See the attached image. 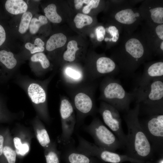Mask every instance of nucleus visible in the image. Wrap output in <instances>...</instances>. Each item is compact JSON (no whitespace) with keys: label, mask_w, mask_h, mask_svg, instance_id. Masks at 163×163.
<instances>
[{"label":"nucleus","mask_w":163,"mask_h":163,"mask_svg":"<svg viewBox=\"0 0 163 163\" xmlns=\"http://www.w3.org/2000/svg\"><path fill=\"white\" fill-rule=\"evenodd\" d=\"M121 39L112 59L120 71L130 75L141 64L150 60L153 54L142 33L127 34Z\"/></svg>","instance_id":"obj_1"},{"label":"nucleus","mask_w":163,"mask_h":163,"mask_svg":"<svg viewBox=\"0 0 163 163\" xmlns=\"http://www.w3.org/2000/svg\"><path fill=\"white\" fill-rule=\"evenodd\" d=\"M140 112L139 104H136L124 116L128 129L124 147L130 157L145 159L149 157L154 151L141 126L139 117Z\"/></svg>","instance_id":"obj_2"},{"label":"nucleus","mask_w":163,"mask_h":163,"mask_svg":"<svg viewBox=\"0 0 163 163\" xmlns=\"http://www.w3.org/2000/svg\"><path fill=\"white\" fill-rule=\"evenodd\" d=\"M140 110L148 115L163 114V77L155 79L145 87L133 92Z\"/></svg>","instance_id":"obj_3"},{"label":"nucleus","mask_w":163,"mask_h":163,"mask_svg":"<svg viewBox=\"0 0 163 163\" xmlns=\"http://www.w3.org/2000/svg\"><path fill=\"white\" fill-rule=\"evenodd\" d=\"M111 76L107 78L102 83L100 98L119 111L126 112L134 99V94L127 92L120 82Z\"/></svg>","instance_id":"obj_4"},{"label":"nucleus","mask_w":163,"mask_h":163,"mask_svg":"<svg viewBox=\"0 0 163 163\" xmlns=\"http://www.w3.org/2000/svg\"><path fill=\"white\" fill-rule=\"evenodd\" d=\"M84 129L92 137L94 144L100 147L115 152L123 147L116 136L98 118L94 119Z\"/></svg>","instance_id":"obj_5"},{"label":"nucleus","mask_w":163,"mask_h":163,"mask_svg":"<svg viewBox=\"0 0 163 163\" xmlns=\"http://www.w3.org/2000/svg\"><path fill=\"white\" fill-rule=\"evenodd\" d=\"M16 76L15 80L16 84L25 91L32 103L41 108L46 114L47 95L43 83L27 76L17 75Z\"/></svg>","instance_id":"obj_6"},{"label":"nucleus","mask_w":163,"mask_h":163,"mask_svg":"<svg viewBox=\"0 0 163 163\" xmlns=\"http://www.w3.org/2000/svg\"><path fill=\"white\" fill-rule=\"evenodd\" d=\"M78 145L76 148L77 151L93 157H97L104 162L119 163L126 160L138 161L128 156L122 155L115 152L103 149L81 137H78Z\"/></svg>","instance_id":"obj_7"},{"label":"nucleus","mask_w":163,"mask_h":163,"mask_svg":"<svg viewBox=\"0 0 163 163\" xmlns=\"http://www.w3.org/2000/svg\"><path fill=\"white\" fill-rule=\"evenodd\" d=\"M139 122L151 144L153 149L162 152L163 149V114L149 115Z\"/></svg>","instance_id":"obj_8"},{"label":"nucleus","mask_w":163,"mask_h":163,"mask_svg":"<svg viewBox=\"0 0 163 163\" xmlns=\"http://www.w3.org/2000/svg\"><path fill=\"white\" fill-rule=\"evenodd\" d=\"M115 6V23L121 26L127 34H132L143 20L139 9L125 5Z\"/></svg>","instance_id":"obj_9"},{"label":"nucleus","mask_w":163,"mask_h":163,"mask_svg":"<svg viewBox=\"0 0 163 163\" xmlns=\"http://www.w3.org/2000/svg\"><path fill=\"white\" fill-rule=\"evenodd\" d=\"M99 111L105 124L116 136L123 147H124L126 135L122 128L119 111L105 102L101 103Z\"/></svg>","instance_id":"obj_10"},{"label":"nucleus","mask_w":163,"mask_h":163,"mask_svg":"<svg viewBox=\"0 0 163 163\" xmlns=\"http://www.w3.org/2000/svg\"><path fill=\"white\" fill-rule=\"evenodd\" d=\"M159 1H145L139 8L143 20L148 24H163V6Z\"/></svg>","instance_id":"obj_11"},{"label":"nucleus","mask_w":163,"mask_h":163,"mask_svg":"<svg viewBox=\"0 0 163 163\" xmlns=\"http://www.w3.org/2000/svg\"><path fill=\"white\" fill-rule=\"evenodd\" d=\"M23 62L18 55L11 51L9 47L0 48V66L8 77L15 75Z\"/></svg>","instance_id":"obj_12"},{"label":"nucleus","mask_w":163,"mask_h":163,"mask_svg":"<svg viewBox=\"0 0 163 163\" xmlns=\"http://www.w3.org/2000/svg\"><path fill=\"white\" fill-rule=\"evenodd\" d=\"M163 77V62L159 61L148 63L138 82L137 88H142L155 79Z\"/></svg>","instance_id":"obj_13"},{"label":"nucleus","mask_w":163,"mask_h":163,"mask_svg":"<svg viewBox=\"0 0 163 163\" xmlns=\"http://www.w3.org/2000/svg\"><path fill=\"white\" fill-rule=\"evenodd\" d=\"M120 71L115 62L111 58L105 56L99 57L96 62L95 75H116Z\"/></svg>","instance_id":"obj_14"},{"label":"nucleus","mask_w":163,"mask_h":163,"mask_svg":"<svg viewBox=\"0 0 163 163\" xmlns=\"http://www.w3.org/2000/svg\"><path fill=\"white\" fill-rule=\"evenodd\" d=\"M30 65L32 72L38 76L50 66V62L43 52L35 53L29 58Z\"/></svg>","instance_id":"obj_15"},{"label":"nucleus","mask_w":163,"mask_h":163,"mask_svg":"<svg viewBox=\"0 0 163 163\" xmlns=\"http://www.w3.org/2000/svg\"><path fill=\"white\" fill-rule=\"evenodd\" d=\"M75 107L81 115L85 116L90 113L94 108V104L91 97L83 92L77 94L75 97Z\"/></svg>","instance_id":"obj_16"},{"label":"nucleus","mask_w":163,"mask_h":163,"mask_svg":"<svg viewBox=\"0 0 163 163\" xmlns=\"http://www.w3.org/2000/svg\"><path fill=\"white\" fill-rule=\"evenodd\" d=\"M44 42L40 38H35L33 42L27 41L24 44V50L18 54L21 60L28 59L30 56L37 53L43 52L45 50Z\"/></svg>","instance_id":"obj_17"},{"label":"nucleus","mask_w":163,"mask_h":163,"mask_svg":"<svg viewBox=\"0 0 163 163\" xmlns=\"http://www.w3.org/2000/svg\"><path fill=\"white\" fill-rule=\"evenodd\" d=\"M3 5L5 11L11 15L22 14L28 8L27 3L23 0H7L4 1Z\"/></svg>","instance_id":"obj_18"},{"label":"nucleus","mask_w":163,"mask_h":163,"mask_svg":"<svg viewBox=\"0 0 163 163\" xmlns=\"http://www.w3.org/2000/svg\"><path fill=\"white\" fill-rule=\"evenodd\" d=\"M18 20L14 24V30L16 34L19 36H22L28 31L31 19L33 15L30 11H27L22 14L18 15Z\"/></svg>","instance_id":"obj_19"},{"label":"nucleus","mask_w":163,"mask_h":163,"mask_svg":"<svg viewBox=\"0 0 163 163\" xmlns=\"http://www.w3.org/2000/svg\"><path fill=\"white\" fill-rule=\"evenodd\" d=\"M65 158L67 163H96L93 157L77 150L67 152Z\"/></svg>","instance_id":"obj_20"},{"label":"nucleus","mask_w":163,"mask_h":163,"mask_svg":"<svg viewBox=\"0 0 163 163\" xmlns=\"http://www.w3.org/2000/svg\"><path fill=\"white\" fill-rule=\"evenodd\" d=\"M4 15L0 11V48L8 47L9 41L12 34Z\"/></svg>","instance_id":"obj_21"},{"label":"nucleus","mask_w":163,"mask_h":163,"mask_svg":"<svg viewBox=\"0 0 163 163\" xmlns=\"http://www.w3.org/2000/svg\"><path fill=\"white\" fill-rule=\"evenodd\" d=\"M67 38L62 33L54 34L51 36L47 40L46 44V49L49 52L63 46L66 43Z\"/></svg>","instance_id":"obj_22"},{"label":"nucleus","mask_w":163,"mask_h":163,"mask_svg":"<svg viewBox=\"0 0 163 163\" xmlns=\"http://www.w3.org/2000/svg\"><path fill=\"white\" fill-rule=\"evenodd\" d=\"M48 21L43 15L35 16L32 17L29 26L28 31L31 35H35L38 33L42 26L47 24Z\"/></svg>","instance_id":"obj_23"},{"label":"nucleus","mask_w":163,"mask_h":163,"mask_svg":"<svg viewBox=\"0 0 163 163\" xmlns=\"http://www.w3.org/2000/svg\"><path fill=\"white\" fill-rule=\"evenodd\" d=\"M45 16L51 22L59 23L62 21L61 17L57 12V7L53 3L50 4L45 7L43 10Z\"/></svg>","instance_id":"obj_24"},{"label":"nucleus","mask_w":163,"mask_h":163,"mask_svg":"<svg viewBox=\"0 0 163 163\" xmlns=\"http://www.w3.org/2000/svg\"><path fill=\"white\" fill-rule=\"evenodd\" d=\"M78 50L77 43L76 41L71 40L69 41L67 45V50L63 53V59L67 61H73L75 58V53Z\"/></svg>","instance_id":"obj_25"},{"label":"nucleus","mask_w":163,"mask_h":163,"mask_svg":"<svg viewBox=\"0 0 163 163\" xmlns=\"http://www.w3.org/2000/svg\"><path fill=\"white\" fill-rule=\"evenodd\" d=\"M74 21L76 27L80 29L91 24L93 22V19L89 16L78 13L75 16Z\"/></svg>","instance_id":"obj_26"},{"label":"nucleus","mask_w":163,"mask_h":163,"mask_svg":"<svg viewBox=\"0 0 163 163\" xmlns=\"http://www.w3.org/2000/svg\"><path fill=\"white\" fill-rule=\"evenodd\" d=\"M37 136L40 145L43 147H47L50 143L49 134L46 129H42L37 131Z\"/></svg>","instance_id":"obj_27"},{"label":"nucleus","mask_w":163,"mask_h":163,"mask_svg":"<svg viewBox=\"0 0 163 163\" xmlns=\"http://www.w3.org/2000/svg\"><path fill=\"white\" fill-rule=\"evenodd\" d=\"M4 155L7 159L8 163H15L16 160V152L11 147L5 146L3 147Z\"/></svg>","instance_id":"obj_28"},{"label":"nucleus","mask_w":163,"mask_h":163,"mask_svg":"<svg viewBox=\"0 0 163 163\" xmlns=\"http://www.w3.org/2000/svg\"><path fill=\"white\" fill-rule=\"evenodd\" d=\"M50 149L47 151L45 154L46 163H60L59 157L57 152Z\"/></svg>","instance_id":"obj_29"},{"label":"nucleus","mask_w":163,"mask_h":163,"mask_svg":"<svg viewBox=\"0 0 163 163\" xmlns=\"http://www.w3.org/2000/svg\"><path fill=\"white\" fill-rule=\"evenodd\" d=\"M65 73L69 77L75 81L79 80L82 77L81 72L70 67L66 69Z\"/></svg>","instance_id":"obj_30"},{"label":"nucleus","mask_w":163,"mask_h":163,"mask_svg":"<svg viewBox=\"0 0 163 163\" xmlns=\"http://www.w3.org/2000/svg\"><path fill=\"white\" fill-rule=\"evenodd\" d=\"M100 0H91L87 5L84 6L82 10L84 13L87 14L89 13L91 9L96 8L98 6Z\"/></svg>","instance_id":"obj_31"},{"label":"nucleus","mask_w":163,"mask_h":163,"mask_svg":"<svg viewBox=\"0 0 163 163\" xmlns=\"http://www.w3.org/2000/svg\"><path fill=\"white\" fill-rule=\"evenodd\" d=\"M105 28L102 26L97 27L95 29V34L97 40L99 42H101L104 39L106 34Z\"/></svg>","instance_id":"obj_32"},{"label":"nucleus","mask_w":163,"mask_h":163,"mask_svg":"<svg viewBox=\"0 0 163 163\" xmlns=\"http://www.w3.org/2000/svg\"><path fill=\"white\" fill-rule=\"evenodd\" d=\"M29 147L28 144L26 143L22 144L19 149L16 150L17 153L21 156H24L28 152Z\"/></svg>","instance_id":"obj_33"},{"label":"nucleus","mask_w":163,"mask_h":163,"mask_svg":"<svg viewBox=\"0 0 163 163\" xmlns=\"http://www.w3.org/2000/svg\"><path fill=\"white\" fill-rule=\"evenodd\" d=\"M89 0H75L74 1L75 6L76 9L80 8L83 4H88L90 2Z\"/></svg>","instance_id":"obj_34"},{"label":"nucleus","mask_w":163,"mask_h":163,"mask_svg":"<svg viewBox=\"0 0 163 163\" xmlns=\"http://www.w3.org/2000/svg\"><path fill=\"white\" fill-rule=\"evenodd\" d=\"M13 141L16 149H18L20 146L22 144L20 139L18 137H15L14 138Z\"/></svg>","instance_id":"obj_35"},{"label":"nucleus","mask_w":163,"mask_h":163,"mask_svg":"<svg viewBox=\"0 0 163 163\" xmlns=\"http://www.w3.org/2000/svg\"><path fill=\"white\" fill-rule=\"evenodd\" d=\"M3 142L4 137L2 135H0V156L3 153Z\"/></svg>","instance_id":"obj_36"}]
</instances>
